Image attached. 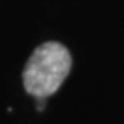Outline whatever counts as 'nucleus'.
<instances>
[{"instance_id":"obj_1","label":"nucleus","mask_w":124,"mask_h":124,"mask_svg":"<svg viewBox=\"0 0 124 124\" xmlns=\"http://www.w3.org/2000/svg\"><path fill=\"white\" fill-rule=\"evenodd\" d=\"M72 67V57L58 42H45L30 55L23 72V82L29 94L46 99L54 94Z\"/></svg>"},{"instance_id":"obj_2","label":"nucleus","mask_w":124,"mask_h":124,"mask_svg":"<svg viewBox=\"0 0 124 124\" xmlns=\"http://www.w3.org/2000/svg\"><path fill=\"white\" fill-rule=\"evenodd\" d=\"M45 109V99H38V111Z\"/></svg>"}]
</instances>
